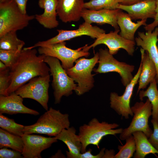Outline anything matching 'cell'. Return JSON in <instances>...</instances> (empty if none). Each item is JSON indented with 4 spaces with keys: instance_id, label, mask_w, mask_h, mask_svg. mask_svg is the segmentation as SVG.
<instances>
[{
    "instance_id": "1",
    "label": "cell",
    "mask_w": 158,
    "mask_h": 158,
    "mask_svg": "<svg viewBox=\"0 0 158 158\" xmlns=\"http://www.w3.org/2000/svg\"><path fill=\"white\" fill-rule=\"evenodd\" d=\"M37 52L35 49H22L17 61L10 68L11 83L6 96L15 92L35 77L49 74V68L44 61L46 56H37Z\"/></svg>"
},
{
    "instance_id": "2",
    "label": "cell",
    "mask_w": 158,
    "mask_h": 158,
    "mask_svg": "<svg viewBox=\"0 0 158 158\" xmlns=\"http://www.w3.org/2000/svg\"><path fill=\"white\" fill-rule=\"evenodd\" d=\"M67 114H63L59 110L50 107L33 124L24 126V134L37 133L50 137H56L64 129L70 127Z\"/></svg>"
},
{
    "instance_id": "3",
    "label": "cell",
    "mask_w": 158,
    "mask_h": 158,
    "mask_svg": "<svg viewBox=\"0 0 158 158\" xmlns=\"http://www.w3.org/2000/svg\"><path fill=\"white\" fill-rule=\"evenodd\" d=\"M118 126L116 123L100 122L95 118H92L87 124L80 126L78 135L82 144L81 153L86 151L87 146L90 145L96 146L99 148V144L105 136L121 134L123 130L122 128L114 129Z\"/></svg>"
},
{
    "instance_id": "4",
    "label": "cell",
    "mask_w": 158,
    "mask_h": 158,
    "mask_svg": "<svg viewBox=\"0 0 158 158\" xmlns=\"http://www.w3.org/2000/svg\"><path fill=\"white\" fill-rule=\"evenodd\" d=\"M35 17L22 13L15 0L0 2V37L9 32L23 29Z\"/></svg>"
},
{
    "instance_id": "5",
    "label": "cell",
    "mask_w": 158,
    "mask_h": 158,
    "mask_svg": "<svg viewBox=\"0 0 158 158\" xmlns=\"http://www.w3.org/2000/svg\"><path fill=\"white\" fill-rule=\"evenodd\" d=\"M99 59L98 52L90 59L81 57L75 61V64L72 68L65 70L68 75L77 83L75 91L78 95L89 92L94 86V75L92 72L98 63Z\"/></svg>"
},
{
    "instance_id": "6",
    "label": "cell",
    "mask_w": 158,
    "mask_h": 158,
    "mask_svg": "<svg viewBox=\"0 0 158 158\" xmlns=\"http://www.w3.org/2000/svg\"><path fill=\"white\" fill-rule=\"evenodd\" d=\"M44 62L48 65L52 77V86L54 90V103L59 104L62 97L71 95L77 85L67 74L57 58L46 56Z\"/></svg>"
},
{
    "instance_id": "7",
    "label": "cell",
    "mask_w": 158,
    "mask_h": 158,
    "mask_svg": "<svg viewBox=\"0 0 158 158\" xmlns=\"http://www.w3.org/2000/svg\"><path fill=\"white\" fill-rule=\"evenodd\" d=\"M98 52L99 65L97 68L93 69L95 72L117 73L121 77V82L125 87L131 82L134 77L132 73L134 70V66L118 61L110 54L107 49L100 48Z\"/></svg>"
},
{
    "instance_id": "8",
    "label": "cell",
    "mask_w": 158,
    "mask_h": 158,
    "mask_svg": "<svg viewBox=\"0 0 158 158\" xmlns=\"http://www.w3.org/2000/svg\"><path fill=\"white\" fill-rule=\"evenodd\" d=\"M133 117L129 126L123 129L120 138L125 140L136 131L143 132L148 138L153 131L148 124V120L152 115V106L148 99L146 102H136L131 107Z\"/></svg>"
},
{
    "instance_id": "9",
    "label": "cell",
    "mask_w": 158,
    "mask_h": 158,
    "mask_svg": "<svg viewBox=\"0 0 158 158\" xmlns=\"http://www.w3.org/2000/svg\"><path fill=\"white\" fill-rule=\"evenodd\" d=\"M65 42H61L39 47L40 54L55 57L60 60L63 68L66 70L72 68L75 61L82 57H87L90 53L83 49V47L76 49L67 47Z\"/></svg>"
},
{
    "instance_id": "10",
    "label": "cell",
    "mask_w": 158,
    "mask_h": 158,
    "mask_svg": "<svg viewBox=\"0 0 158 158\" xmlns=\"http://www.w3.org/2000/svg\"><path fill=\"white\" fill-rule=\"evenodd\" d=\"M49 74L35 77L15 92L23 98H30L38 102L46 110L48 109Z\"/></svg>"
},
{
    "instance_id": "11",
    "label": "cell",
    "mask_w": 158,
    "mask_h": 158,
    "mask_svg": "<svg viewBox=\"0 0 158 158\" xmlns=\"http://www.w3.org/2000/svg\"><path fill=\"white\" fill-rule=\"evenodd\" d=\"M58 34L55 36L47 40L39 41L33 46L30 47V48L44 47L61 42L70 40L75 37L83 35H87L93 39H96L100 37L105 33L103 29L96 26L85 22L76 29L67 30L59 29Z\"/></svg>"
},
{
    "instance_id": "12",
    "label": "cell",
    "mask_w": 158,
    "mask_h": 158,
    "mask_svg": "<svg viewBox=\"0 0 158 158\" xmlns=\"http://www.w3.org/2000/svg\"><path fill=\"white\" fill-rule=\"evenodd\" d=\"M120 31L119 29L115 30L114 31L105 33L100 37L97 38L91 45H85L83 47V49L88 51L92 48H94L97 46L104 44L106 45L109 52L113 55L116 54L121 49L125 50L128 54L133 56L135 50L136 43L135 41L127 40L118 34Z\"/></svg>"
},
{
    "instance_id": "13",
    "label": "cell",
    "mask_w": 158,
    "mask_h": 158,
    "mask_svg": "<svg viewBox=\"0 0 158 158\" xmlns=\"http://www.w3.org/2000/svg\"><path fill=\"white\" fill-rule=\"evenodd\" d=\"M141 68L140 63L137 73L131 82L126 87L125 91L122 95L119 96L115 92H111L110 94V107L119 115L126 119L129 118V115L133 116L130 106V101L134 87L138 83Z\"/></svg>"
},
{
    "instance_id": "14",
    "label": "cell",
    "mask_w": 158,
    "mask_h": 158,
    "mask_svg": "<svg viewBox=\"0 0 158 158\" xmlns=\"http://www.w3.org/2000/svg\"><path fill=\"white\" fill-rule=\"evenodd\" d=\"M23 147L22 154L24 158H41V153L58 141L56 137L24 134L22 136Z\"/></svg>"
},
{
    "instance_id": "15",
    "label": "cell",
    "mask_w": 158,
    "mask_h": 158,
    "mask_svg": "<svg viewBox=\"0 0 158 158\" xmlns=\"http://www.w3.org/2000/svg\"><path fill=\"white\" fill-rule=\"evenodd\" d=\"M120 9H102L92 10L84 8L81 17L85 22L91 24L96 23L100 25L108 24L116 30L119 29L117 23V17Z\"/></svg>"
},
{
    "instance_id": "16",
    "label": "cell",
    "mask_w": 158,
    "mask_h": 158,
    "mask_svg": "<svg viewBox=\"0 0 158 158\" xmlns=\"http://www.w3.org/2000/svg\"><path fill=\"white\" fill-rule=\"evenodd\" d=\"M23 98L15 92L7 96L0 95V114L12 115L18 114L38 115V111L26 107Z\"/></svg>"
},
{
    "instance_id": "17",
    "label": "cell",
    "mask_w": 158,
    "mask_h": 158,
    "mask_svg": "<svg viewBox=\"0 0 158 158\" xmlns=\"http://www.w3.org/2000/svg\"><path fill=\"white\" fill-rule=\"evenodd\" d=\"M155 0H142L134 4L126 5L120 4L118 9L126 11L132 20L154 19L156 15Z\"/></svg>"
},
{
    "instance_id": "18",
    "label": "cell",
    "mask_w": 158,
    "mask_h": 158,
    "mask_svg": "<svg viewBox=\"0 0 158 158\" xmlns=\"http://www.w3.org/2000/svg\"><path fill=\"white\" fill-rule=\"evenodd\" d=\"M85 3L84 0H57V15L64 23L78 21L81 18Z\"/></svg>"
},
{
    "instance_id": "19",
    "label": "cell",
    "mask_w": 158,
    "mask_h": 158,
    "mask_svg": "<svg viewBox=\"0 0 158 158\" xmlns=\"http://www.w3.org/2000/svg\"><path fill=\"white\" fill-rule=\"evenodd\" d=\"M138 37L135 38V41L137 46L147 51L150 58L154 63L157 69L156 80H158V27L152 31L145 33L138 32Z\"/></svg>"
},
{
    "instance_id": "20",
    "label": "cell",
    "mask_w": 158,
    "mask_h": 158,
    "mask_svg": "<svg viewBox=\"0 0 158 158\" xmlns=\"http://www.w3.org/2000/svg\"><path fill=\"white\" fill-rule=\"evenodd\" d=\"M57 4V0H38L39 6L44 9V12L41 14L35 15V19L45 28L51 29L58 26L56 19Z\"/></svg>"
},
{
    "instance_id": "21",
    "label": "cell",
    "mask_w": 158,
    "mask_h": 158,
    "mask_svg": "<svg viewBox=\"0 0 158 158\" xmlns=\"http://www.w3.org/2000/svg\"><path fill=\"white\" fill-rule=\"evenodd\" d=\"M140 52L142 68L138 80L137 93L141 89L146 88L147 85L156 78L157 74L156 65L148 53L141 48Z\"/></svg>"
},
{
    "instance_id": "22",
    "label": "cell",
    "mask_w": 158,
    "mask_h": 158,
    "mask_svg": "<svg viewBox=\"0 0 158 158\" xmlns=\"http://www.w3.org/2000/svg\"><path fill=\"white\" fill-rule=\"evenodd\" d=\"M76 130L73 126L63 129L56 137L63 142L67 146L68 151H66L67 157L77 158L80 153L82 144L79 135L76 134Z\"/></svg>"
},
{
    "instance_id": "23",
    "label": "cell",
    "mask_w": 158,
    "mask_h": 158,
    "mask_svg": "<svg viewBox=\"0 0 158 158\" xmlns=\"http://www.w3.org/2000/svg\"><path fill=\"white\" fill-rule=\"evenodd\" d=\"M147 20H142L136 23L133 22L128 14L121 9L117 17V23L120 30V35L127 40L135 41L136 32L141 26L146 25Z\"/></svg>"
},
{
    "instance_id": "24",
    "label": "cell",
    "mask_w": 158,
    "mask_h": 158,
    "mask_svg": "<svg viewBox=\"0 0 158 158\" xmlns=\"http://www.w3.org/2000/svg\"><path fill=\"white\" fill-rule=\"evenodd\" d=\"M132 135L135 139L136 147L134 158H144L150 154H158V151L150 143L148 137L143 132L135 131Z\"/></svg>"
},
{
    "instance_id": "25",
    "label": "cell",
    "mask_w": 158,
    "mask_h": 158,
    "mask_svg": "<svg viewBox=\"0 0 158 158\" xmlns=\"http://www.w3.org/2000/svg\"><path fill=\"white\" fill-rule=\"evenodd\" d=\"M156 80L154 79L145 90L139 91L140 99L142 101L145 97H147L152 106V119L158 122V89Z\"/></svg>"
},
{
    "instance_id": "26",
    "label": "cell",
    "mask_w": 158,
    "mask_h": 158,
    "mask_svg": "<svg viewBox=\"0 0 158 158\" xmlns=\"http://www.w3.org/2000/svg\"><path fill=\"white\" fill-rule=\"evenodd\" d=\"M22 137L0 128V148H9L22 153L23 147Z\"/></svg>"
},
{
    "instance_id": "27",
    "label": "cell",
    "mask_w": 158,
    "mask_h": 158,
    "mask_svg": "<svg viewBox=\"0 0 158 158\" xmlns=\"http://www.w3.org/2000/svg\"><path fill=\"white\" fill-rule=\"evenodd\" d=\"M16 31L9 32L0 37V49L18 50L23 49L25 44L17 37Z\"/></svg>"
},
{
    "instance_id": "28",
    "label": "cell",
    "mask_w": 158,
    "mask_h": 158,
    "mask_svg": "<svg viewBox=\"0 0 158 158\" xmlns=\"http://www.w3.org/2000/svg\"><path fill=\"white\" fill-rule=\"evenodd\" d=\"M0 127L14 135L22 137L24 134V126L16 123L11 119L0 114Z\"/></svg>"
},
{
    "instance_id": "29",
    "label": "cell",
    "mask_w": 158,
    "mask_h": 158,
    "mask_svg": "<svg viewBox=\"0 0 158 158\" xmlns=\"http://www.w3.org/2000/svg\"><path fill=\"white\" fill-rule=\"evenodd\" d=\"M120 2L121 0H90L85 3L84 8L96 10L115 9H118Z\"/></svg>"
},
{
    "instance_id": "30",
    "label": "cell",
    "mask_w": 158,
    "mask_h": 158,
    "mask_svg": "<svg viewBox=\"0 0 158 158\" xmlns=\"http://www.w3.org/2000/svg\"><path fill=\"white\" fill-rule=\"evenodd\" d=\"M125 140L126 142L124 145H118L119 151L115 154L114 158H130L133 157L136 149L134 137L132 135Z\"/></svg>"
},
{
    "instance_id": "31",
    "label": "cell",
    "mask_w": 158,
    "mask_h": 158,
    "mask_svg": "<svg viewBox=\"0 0 158 158\" xmlns=\"http://www.w3.org/2000/svg\"><path fill=\"white\" fill-rule=\"evenodd\" d=\"M22 49H0V61L8 67L11 68L17 61Z\"/></svg>"
},
{
    "instance_id": "32",
    "label": "cell",
    "mask_w": 158,
    "mask_h": 158,
    "mask_svg": "<svg viewBox=\"0 0 158 158\" xmlns=\"http://www.w3.org/2000/svg\"><path fill=\"white\" fill-rule=\"evenodd\" d=\"M10 68L0 71V95L6 96V92L9 87L11 80L10 75Z\"/></svg>"
},
{
    "instance_id": "33",
    "label": "cell",
    "mask_w": 158,
    "mask_h": 158,
    "mask_svg": "<svg viewBox=\"0 0 158 158\" xmlns=\"http://www.w3.org/2000/svg\"><path fill=\"white\" fill-rule=\"evenodd\" d=\"M0 158H22L23 157L21 152L3 147L0 149Z\"/></svg>"
},
{
    "instance_id": "34",
    "label": "cell",
    "mask_w": 158,
    "mask_h": 158,
    "mask_svg": "<svg viewBox=\"0 0 158 158\" xmlns=\"http://www.w3.org/2000/svg\"><path fill=\"white\" fill-rule=\"evenodd\" d=\"M151 122L153 126V131L148 139L152 145L158 151V122L152 119Z\"/></svg>"
},
{
    "instance_id": "35",
    "label": "cell",
    "mask_w": 158,
    "mask_h": 158,
    "mask_svg": "<svg viewBox=\"0 0 158 158\" xmlns=\"http://www.w3.org/2000/svg\"><path fill=\"white\" fill-rule=\"evenodd\" d=\"M105 148H102L99 152L97 155H94L91 153L92 150L89 148L88 150L83 153H80L77 158H103Z\"/></svg>"
},
{
    "instance_id": "36",
    "label": "cell",
    "mask_w": 158,
    "mask_h": 158,
    "mask_svg": "<svg viewBox=\"0 0 158 158\" xmlns=\"http://www.w3.org/2000/svg\"><path fill=\"white\" fill-rule=\"evenodd\" d=\"M156 1V15L154 20L151 23L147 24L144 27L145 30L147 31H153L158 26V0H155Z\"/></svg>"
},
{
    "instance_id": "37",
    "label": "cell",
    "mask_w": 158,
    "mask_h": 158,
    "mask_svg": "<svg viewBox=\"0 0 158 158\" xmlns=\"http://www.w3.org/2000/svg\"><path fill=\"white\" fill-rule=\"evenodd\" d=\"M21 12L27 14L26 5L28 0H15Z\"/></svg>"
},
{
    "instance_id": "38",
    "label": "cell",
    "mask_w": 158,
    "mask_h": 158,
    "mask_svg": "<svg viewBox=\"0 0 158 158\" xmlns=\"http://www.w3.org/2000/svg\"><path fill=\"white\" fill-rule=\"evenodd\" d=\"M115 151L113 150H105L103 158H114Z\"/></svg>"
},
{
    "instance_id": "39",
    "label": "cell",
    "mask_w": 158,
    "mask_h": 158,
    "mask_svg": "<svg viewBox=\"0 0 158 158\" xmlns=\"http://www.w3.org/2000/svg\"><path fill=\"white\" fill-rule=\"evenodd\" d=\"M142 0H121L120 4L123 5H129L135 3Z\"/></svg>"
},
{
    "instance_id": "40",
    "label": "cell",
    "mask_w": 158,
    "mask_h": 158,
    "mask_svg": "<svg viewBox=\"0 0 158 158\" xmlns=\"http://www.w3.org/2000/svg\"><path fill=\"white\" fill-rule=\"evenodd\" d=\"M8 68L2 62L0 61V71H4Z\"/></svg>"
},
{
    "instance_id": "41",
    "label": "cell",
    "mask_w": 158,
    "mask_h": 158,
    "mask_svg": "<svg viewBox=\"0 0 158 158\" xmlns=\"http://www.w3.org/2000/svg\"><path fill=\"white\" fill-rule=\"evenodd\" d=\"M62 154V153H61V152H60L59 151H59H58V152L56 153L55 155H53L51 157V158H54V157L56 156L57 155H59V154ZM60 156H61L62 157H63V158H64L65 157H64V156L63 155H60Z\"/></svg>"
},
{
    "instance_id": "42",
    "label": "cell",
    "mask_w": 158,
    "mask_h": 158,
    "mask_svg": "<svg viewBox=\"0 0 158 158\" xmlns=\"http://www.w3.org/2000/svg\"><path fill=\"white\" fill-rule=\"evenodd\" d=\"M5 0H0V2L3 1Z\"/></svg>"
},
{
    "instance_id": "43",
    "label": "cell",
    "mask_w": 158,
    "mask_h": 158,
    "mask_svg": "<svg viewBox=\"0 0 158 158\" xmlns=\"http://www.w3.org/2000/svg\"><path fill=\"white\" fill-rule=\"evenodd\" d=\"M157 80V84L158 85V80Z\"/></svg>"
},
{
    "instance_id": "44",
    "label": "cell",
    "mask_w": 158,
    "mask_h": 158,
    "mask_svg": "<svg viewBox=\"0 0 158 158\" xmlns=\"http://www.w3.org/2000/svg\"><path fill=\"white\" fill-rule=\"evenodd\" d=\"M157 47H158V44H157Z\"/></svg>"
},
{
    "instance_id": "45",
    "label": "cell",
    "mask_w": 158,
    "mask_h": 158,
    "mask_svg": "<svg viewBox=\"0 0 158 158\" xmlns=\"http://www.w3.org/2000/svg\"></svg>"
}]
</instances>
